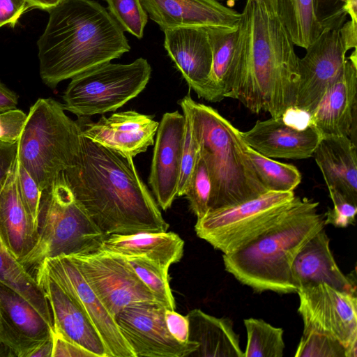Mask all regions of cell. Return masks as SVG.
I'll return each mask as SVG.
<instances>
[{
    "label": "cell",
    "mask_w": 357,
    "mask_h": 357,
    "mask_svg": "<svg viewBox=\"0 0 357 357\" xmlns=\"http://www.w3.org/2000/svg\"><path fill=\"white\" fill-rule=\"evenodd\" d=\"M52 357H96L81 346L68 341L54 333Z\"/></svg>",
    "instance_id": "cell-45"
},
{
    "label": "cell",
    "mask_w": 357,
    "mask_h": 357,
    "mask_svg": "<svg viewBox=\"0 0 357 357\" xmlns=\"http://www.w3.org/2000/svg\"><path fill=\"white\" fill-rule=\"evenodd\" d=\"M36 270V279L51 309L54 334L81 346L96 357H111L99 333L75 298L42 264Z\"/></svg>",
    "instance_id": "cell-15"
},
{
    "label": "cell",
    "mask_w": 357,
    "mask_h": 357,
    "mask_svg": "<svg viewBox=\"0 0 357 357\" xmlns=\"http://www.w3.org/2000/svg\"><path fill=\"white\" fill-rule=\"evenodd\" d=\"M27 6L26 0H0V28L14 27Z\"/></svg>",
    "instance_id": "cell-44"
},
{
    "label": "cell",
    "mask_w": 357,
    "mask_h": 357,
    "mask_svg": "<svg viewBox=\"0 0 357 357\" xmlns=\"http://www.w3.org/2000/svg\"><path fill=\"white\" fill-rule=\"evenodd\" d=\"M247 333L244 357H282L285 344L284 331L261 319L243 320Z\"/></svg>",
    "instance_id": "cell-32"
},
{
    "label": "cell",
    "mask_w": 357,
    "mask_h": 357,
    "mask_svg": "<svg viewBox=\"0 0 357 357\" xmlns=\"http://www.w3.org/2000/svg\"><path fill=\"white\" fill-rule=\"evenodd\" d=\"M64 174L76 199L106 236L168 229L132 158L82 135L77 160Z\"/></svg>",
    "instance_id": "cell-2"
},
{
    "label": "cell",
    "mask_w": 357,
    "mask_h": 357,
    "mask_svg": "<svg viewBox=\"0 0 357 357\" xmlns=\"http://www.w3.org/2000/svg\"><path fill=\"white\" fill-rule=\"evenodd\" d=\"M48 12L37 46L40 78L52 89L130 50L123 29L93 0H63Z\"/></svg>",
    "instance_id": "cell-3"
},
{
    "label": "cell",
    "mask_w": 357,
    "mask_h": 357,
    "mask_svg": "<svg viewBox=\"0 0 357 357\" xmlns=\"http://www.w3.org/2000/svg\"><path fill=\"white\" fill-rule=\"evenodd\" d=\"M356 50L347 59L340 77L328 89L308 123L324 136L349 137L355 128L357 104Z\"/></svg>",
    "instance_id": "cell-22"
},
{
    "label": "cell",
    "mask_w": 357,
    "mask_h": 357,
    "mask_svg": "<svg viewBox=\"0 0 357 357\" xmlns=\"http://www.w3.org/2000/svg\"><path fill=\"white\" fill-rule=\"evenodd\" d=\"M240 133L248 146L266 157L294 160L312 157L322 137L312 124L298 126L283 116L257 121Z\"/></svg>",
    "instance_id": "cell-19"
},
{
    "label": "cell",
    "mask_w": 357,
    "mask_h": 357,
    "mask_svg": "<svg viewBox=\"0 0 357 357\" xmlns=\"http://www.w3.org/2000/svg\"><path fill=\"white\" fill-rule=\"evenodd\" d=\"M294 44L278 16L246 0L238 24L226 98L252 113L280 117L294 109L299 81Z\"/></svg>",
    "instance_id": "cell-1"
},
{
    "label": "cell",
    "mask_w": 357,
    "mask_h": 357,
    "mask_svg": "<svg viewBox=\"0 0 357 357\" xmlns=\"http://www.w3.org/2000/svg\"><path fill=\"white\" fill-rule=\"evenodd\" d=\"M340 33L347 52L351 48L356 49L357 22L350 20L344 22L340 29Z\"/></svg>",
    "instance_id": "cell-46"
},
{
    "label": "cell",
    "mask_w": 357,
    "mask_h": 357,
    "mask_svg": "<svg viewBox=\"0 0 357 357\" xmlns=\"http://www.w3.org/2000/svg\"><path fill=\"white\" fill-rule=\"evenodd\" d=\"M237 1H238V0H227V5L231 6V5H233L234 3H235V2Z\"/></svg>",
    "instance_id": "cell-51"
},
{
    "label": "cell",
    "mask_w": 357,
    "mask_h": 357,
    "mask_svg": "<svg viewBox=\"0 0 357 357\" xmlns=\"http://www.w3.org/2000/svg\"><path fill=\"white\" fill-rule=\"evenodd\" d=\"M312 6L322 29H340L348 16L357 22V0H312Z\"/></svg>",
    "instance_id": "cell-36"
},
{
    "label": "cell",
    "mask_w": 357,
    "mask_h": 357,
    "mask_svg": "<svg viewBox=\"0 0 357 357\" xmlns=\"http://www.w3.org/2000/svg\"><path fill=\"white\" fill-rule=\"evenodd\" d=\"M81 127L53 98H39L30 107L19 139V162L40 190L73 167L81 144Z\"/></svg>",
    "instance_id": "cell-7"
},
{
    "label": "cell",
    "mask_w": 357,
    "mask_h": 357,
    "mask_svg": "<svg viewBox=\"0 0 357 357\" xmlns=\"http://www.w3.org/2000/svg\"><path fill=\"white\" fill-rule=\"evenodd\" d=\"M298 312L304 329L333 336L357 356V297L321 283L299 289Z\"/></svg>",
    "instance_id": "cell-11"
},
{
    "label": "cell",
    "mask_w": 357,
    "mask_h": 357,
    "mask_svg": "<svg viewBox=\"0 0 357 357\" xmlns=\"http://www.w3.org/2000/svg\"><path fill=\"white\" fill-rule=\"evenodd\" d=\"M291 277L297 291L302 287L324 283L356 295V280L344 275L338 267L324 228L300 250L292 264Z\"/></svg>",
    "instance_id": "cell-23"
},
{
    "label": "cell",
    "mask_w": 357,
    "mask_h": 357,
    "mask_svg": "<svg viewBox=\"0 0 357 357\" xmlns=\"http://www.w3.org/2000/svg\"><path fill=\"white\" fill-rule=\"evenodd\" d=\"M63 0H26L29 6L49 11Z\"/></svg>",
    "instance_id": "cell-49"
},
{
    "label": "cell",
    "mask_w": 357,
    "mask_h": 357,
    "mask_svg": "<svg viewBox=\"0 0 357 357\" xmlns=\"http://www.w3.org/2000/svg\"><path fill=\"white\" fill-rule=\"evenodd\" d=\"M211 191L210 174L200 154L184 195L189 202L190 208L197 219L209 211Z\"/></svg>",
    "instance_id": "cell-34"
},
{
    "label": "cell",
    "mask_w": 357,
    "mask_h": 357,
    "mask_svg": "<svg viewBox=\"0 0 357 357\" xmlns=\"http://www.w3.org/2000/svg\"><path fill=\"white\" fill-rule=\"evenodd\" d=\"M68 257L114 317L132 303H158L126 257L103 250Z\"/></svg>",
    "instance_id": "cell-10"
},
{
    "label": "cell",
    "mask_w": 357,
    "mask_h": 357,
    "mask_svg": "<svg viewBox=\"0 0 357 357\" xmlns=\"http://www.w3.org/2000/svg\"><path fill=\"white\" fill-rule=\"evenodd\" d=\"M18 96L0 80V113L17 108Z\"/></svg>",
    "instance_id": "cell-47"
},
{
    "label": "cell",
    "mask_w": 357,
    "mask_h": 357,
    "mask_svg": "<svg viewBox=\"0 0 357 357\" xmlns=\"http://www.w3.org/2000/svg\"><path fill=\"white\" fill-rule=\"evenodd\" d=\"M148 17L163 31L179 27H202L233 31L241 13L218 0H140Z\"/></svg>",
    "instance_id": "cell-20"
},
{
    "label": "cell",
    "mask_w": 357,
    "mask_h": 357,
    "mask_svg": "<svg viewBox=\"0 0 357 357\" xmlns=\"http://www.w3.org/2000/svg\"><path fill=\"white\" fill-rule=\"evenodd\" d=\"M40 264L75 298L99 333L111 357H135L114 317L89 287L70 257L46 259Z\"/></svg>",
    "instance_id": "cell-14"
},
{
    "label": "cell",
    "mask_w": 357,
    "mask_h": 357,
    "mask_svg": "<svg viewBox=\"0 0 357 357\" xmlns=\"http://www.w3.org/2000/svg\"><path fill=\"white\" fill-rule=\"evenodd\" d=\"M165 308L158 303L139 302L128 305L114 316L119 331L135 357H190L197 344L183 343L169 332Z\"/></svg>",
    "instance_id": "cell-12"
},
{
    "label": "cell",
    "mask_w": 357,
    "mask_h": 357,
    "mask_svg": "<svg viewBox=\"0 0 357 357\" xmlns=\"http://www.w3.org/2000/svg\"><path fill=\"white\" fill-rule=\"evenodd\" d=\"M108 10L124 31L141 39L148 15L140 0H105Z\"/></svg>",
    "instance_id": "cell-35"
},
{
    "label": "cell",
    "mask_w": 357,
    "mask_h": 357,
    "mask_svg": "<svg viewBox=\"0 0 357 357\" xmlns=\"http://www.w3.org/2000/svg\"><path fill=\"white\" fill-rule=\"evenodd\" d=\"M185 117L178 111L166 112L159 123L149 176L158 206L166 211L177 197Z\"/></svg>",
    "instance_id": "cell-18"
},
{
    "label": "cell",
    "mask_w": 357,
    "mask_h": 357,
    "mask_svg": "<svg viewBox=\"0 0 357 357\" xmlns=\"http://www.w3.org/2000/svg\"><path fill=\"white\" fill-rule=\"evenodd\" d=\"M54 349V335L39 344L29 357H52Z\"/></svg>",
    "instance_id": "cell-48"
},
{
    "label": "cell",
    "mask_w": 357,
    "mask_h": 357,
    "mask_svg": "<svg viewBox=\"0 0 357 357\" xmlns=\"http://www.w3.org/2000/svg\"><path fill=\"white\" fill-rule=\"evenodd\" d=\"M0 282L24 296L53 326L51 309L36 278L12 255L0 238Z\"/></svg>",
    "instance_id": "cell-28"
},
{
    "label": "cell",
    "mask_w": 357,
    "mask_h": 357,
    "mask_svg": "<svg viewBox=\"0 0 357 357\" xmlns=\"http://www.w3.org/2000/svg\"><path fill=\"white\" fill-rule=\"evenodd\" d=\"M294 192L268 191L237 204L208 211L195 231L215 249L234 252L277 223L294 204Z\"/></svg>",
    "instance_id": "cell-9"
},
{
    "label": "cell",
    "mask_w": 357,
    "mask_h": 357,
    "mask_svg": "<svg viewBox=\"0 0 357 357\" xmlns=\"http://www.w3.org/2000/svg\"><path fill=\"white\" fill-rule=\"evenodd\" d=\"M190 114L200 154L212 183L209 211L255 199L266 192L244 151L240 130L211 106L186 95L178 101Z\"/></svg>",
    "instance_id": "cell-5"
},
{
    "label": "cell",
    "mask_w": 357,
    "mask_h": 357,
    "mask_svg": "<svg viewBox=\"0 0 357 357\" xmlns=\"http://www.w3.org/2000/svg\"><path fill=\"white\" fill-rule=\"evenodd\" d=\"M244 151L267 191L294 192L301 183V174L295 166L266 157L246 144Z\"/></svg>",
    "instance_id": "cell-31"
},
{
    "label": "cell",
    "mask_w": 357,
    "mask_h": 357,
    "mask_svg": "<svg viewBox=\"0 0 357 357\" xmlns=\"http://www.w3.org/2000/svg\"><path fill=\"white\" fill-rule=\"evenodd\" d=\"M278 15L294 44L304 49L322 31L314 14L312 0H278Z\"/></svg>",
    "instance_id": "cell-30"
},
{
    "label": "cell",
    "mask_w": 357,
    "mask_h": 357,
    "mask_svg": "<svg viewBox=\"0 0 357 357\" xmlns=\"http://www.w3.org/2000/svg\"><path fill=\"white\" fill-rule=\"evenodd\" d=\"M188 340L197 344L190 357H244L238 334L229 318H218L195 309L186 315Z\"/></svg>",
    "instance_id": "cell-27"
},
{
    "label": "cell",
    "mask_w": 357,
    "mask_h": 357,
    "mask_svg": "<svg viewBox=\"0 0 357 357\" xmlns=\"http://www.w3.org/2000/svg\"><path fill=\"white\" fill-rule=\"evenodd\" d=\"M17 164V160L0 193V238L20 261L34 248L38 235L19 195Z\"/></svg>",
    "instance_id": "cell-25"
},
{
    "label": "cell",
    "mask_w": 357,
    "mask_h": 357,
    "mask_svg": "<svg viewBox=\"0 0 357 357\" xmlns=\"http://www.w3.org/2000/svg\"><path fill=\"white\" fill-rule=\"evenodd\" d=\"M298 59L299 81L294 109L308 116L342 74L347 52L340 29H324Z\"/></svg>",
    "instance_id": "cell-13"
},
{
    "label": "cell",
    "mask_w": 357,
    "mask_h": 357,
    "mask_svg": "<svg viewBox=\"0 0 357 357\" xmlns=\"http://www.w3.org/2000/svg\"><path fill=\"white\" fill-rule=\"evenodd\" d=\"M319 202L296 197L284 216L240 249L223 254L225 270L256 292L296 293L292 264L305 243L325 227Z\"/></svg>",
    "instance_id": "cell-4"
},
{
    "label": "cell",
    "mask_w": 357,
    "mask_h": 357,
    "mask_svg": "<svg viewBox=\"0 0 357 357\" xmlns=\"http://www.w3.org/2000/svg\"><path fill=\"white\" fill-rule=\"evenodd\" d=\"M165 319L169 332L176 340L183 343L188 342L189 321L186 316L166 309Z\"/></svg>",
    "instance_id": "cell-43"
},
{
    "label": "cell",
    "mask_w": 357,
    "mask_h": 357,
    "mask_svg": "<svg viewBox=\"0 0 357 357\" xmlns=\"http://www.w3.org/2000/svg\"><path fill=\"white\" fill-rule=\"evenodd\" d=\"M328 188L357 205L356 146L347 136L322 137L313 155Z\"/></svg>",
    "instance_id": "cell-24"
},
{
    "label": "cell",
    "mask_w": 357,
    "mask_h": 357,
    "mask_svg": "<svg viewBox=\"0 0 357 357\" xmlns=\"http://www.w3.org/2000/svg\"><path fill=\"white\" fill-rule=\"evenodd\" d=\"M152 69L139 58L122 64L103 63L73 78L63 96V106L78 119L114 112L145 89Z\"/></svg>",
    "instance_id": "cell-8"
},
{
    "label": "cell",
    "mask_w": 357,
    "mask_h": 357,
    "mask_svg": "<svg viewBox=\"0 0 357 357\" xmlns=\"http://www.w3.org/2000/svg\"><path fill=\"white\" fill-rule=\"evenodd\" d=\"M54 328L24 296L0 282V343L11 356L29 357Z\"/></svg>",
    "instance_id": "cell-16"
},
{
    "label": "cell",
    "mask_w": 357,
    "mask_h": 357,
    "mask_svg": "<svg viewBox=\"0 0 357 357\" xmlns=\"http://www.w3.org/2000/svg\"><path fill=\"white\" fill-rule=\"evenodd\" d=\"M37 229L36 245L20 261L28 271L36 269L46 259L101 250L107 236L76 199L64 172L42 191Z\"/></svg>",
    "instance_id": "cell-6"
},
{
    "label": "cell",
    "mask_w": 357,
    "mask_h": 357,
    "mask_svg": "<svg viewBox=\"0 0 357 357\" xmlns=\"http://www.w3.org/2000/svg\"><path fill=\"white\" fill-rule=\"evenodd\" d=\"M258 2L271 17L278 15V0H254Z\"/></svg>",
    "instance_id": "cell-50"
},
{
    "label": "cell",
    "mask_w": 357,
    "mask_h": 357,
    "mask_svg": "<svg viewBox=\"0 0 357 357\" xmlns=\"http://www.w3.org/2000/svg\"><path fill=\"white\" fill-rule=\"evenodd\" d=\"M27 114L19 109L0 113V141L14 143L19 140Z\"/></svg>",
    "instance_id": "cell-41"
},
{
    "label": "cell",
    "mask_w": 357,
    "mask_h": 357,
    "mask_svg": "<svg viewBox=\"0 0 357 357\" xmlns=\"http://www.w3.org/2000/svg\"><path fill=\"white\" fill-rule=\"evenodd\" d=\"M295 357H347V348L335 337L303 330Z\"/></svg>",
    "instance_id": "cell-37"
},
{
    "label": "cell",
    "mask_w": 357,
    "mask_h": 357,
    "mask_svg": "<svg viewBox=\"0 0 357 357\" xmlns=\"http://www.w3.org/2000/svg\"><path fill=\"white\" fill-rule=\"evenodd\" d=\"M16 179L22 202L33 225L37 229V219L42 190L29 173L19 162L18 158Z\"/></svg>",
    "instance_id": "cell-39"
},
{
    "label": "cell",
    "mask_w": 357,
    "mask_h": 357,
    "mask_svg": "<svg viewBox=\"0 0 357 357\" xmlns=\"http://www.w3.org/2000/svg\"><path fill=\"white\" fill-rule=\"evenodd\" d=\"M126 258L158 302L167 309L175 310L176 303L169 285L168 270L145 257Z\"/></svg>",
    "instance_id": "cell-33"
},
{
    "label": "cell",
    "mask_w": 357,
    "mask_h": 357,
    "mask_svg": "<svg viewBox=\"0 0 357 357\" xmlns=\"http://www.w3.org/2000/svg\"><path fill=\"white\" fill-rule=\"evenodd\" d=\"M184 241L172 231L114 234L105 239L102 250L126 257L147 258L169 270L183 255Z\"/></svg>",
    "instance_id": "cell-26"
},
{
    "label": "cell",
    "mask_w": 357,
    "mask_h": 357,
    "mask_svg": "<svg viewBox=\"0 0 357 357\" xmlns=\"http://www.w3.org/2000/svg\"><path fill=\"white\" fill-rule=\"evenodd\" d=\"M164 47L188 85L209 101L212 50L207 30L179 27L164 31Z\"/></svg>",
    "instance_id": "cell-21"
},
{
    "label": "cell",
    "mask_w": 357,
    "mask_h": 357,
    "mask_svg": "<svg viewBox=\"0 0 357 357\" xmlns=\"http://www.w3.org/2000/svg\"><path fill=\"white\" fill-rule=\"evenodd\" d=\"M18 141L14 143L0 141V193L17 162Z\"/></svg>",
    "instance_id": "cell-42"
},
{
    "label": "cell",
    "mask_w": 357,
    "mask_h": 357,
    "mask_svg": "<svg viewBox=\"0 0 357 357\" xmlns=\"http://www.w3.org/2000/svg\"><path fill=\"white\" fill-rule=\"evenodd\" d=\"M82 136L123 156L133 158L153 145L159 122L154 116L129 110L102 116L97 122L78 119Z\"/></svg>",
    "instance_id": "cell-17"
},
{
    "label": "cell",
    "mask_w": 357,
    "mask_h": 357,
    "mask_svg": "<svg viewBox=\"0 0 357 357\" xmlns=\"http://www.w3.org/2000/svg\"><path fill=\"white\" fill-rule=\"evenodd\" d=\"M212 50L209 76V102H220L229 91V70L237 29L233 31L206 29Z\"/></svg>",
    "instance_id": "cell-29"
},
{
    "label": "cell",
    "mask_w": 357,
    "mask_h": 357,
    "mask_svg": "<svg viewBox=\"0 0 357 357\" xmlns=\"http://www.w3.org/2000/svg\"><path fill=\"white\" fill-rule=\"evenodd\" d=\"M185 117L183 143L177 197L183 196L200 155L199 145L188 108L178 103Z\"/></svg>",
    "instance_id": "cell-38"
},
{
    "label": "cell",
    "mask_w": 357,
    "mask_h": 357,
    "mask_svg": "<svg viewBox=\"0 0 357 357\" xmlns=\"http://www.w3.org/2000/svg\"><path fill=\"white\" fill-rule=\"evenodd\" d=\"M333 208H328L324 223L335 227L345 228L354 225L357 213V205L350 202L341 192L333 188H328Z\"/></svg>",
    "instance_id": "cell-40"
}]
</instances>
